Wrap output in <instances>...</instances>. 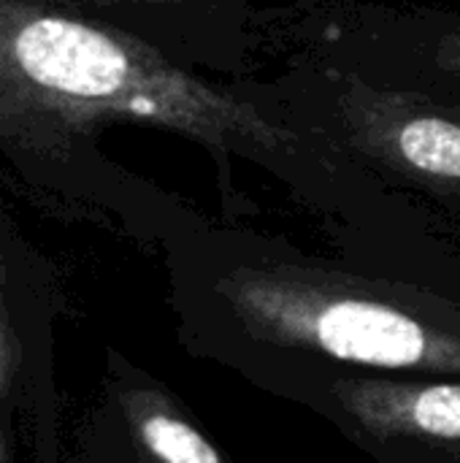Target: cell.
I'll return each instance as SVG.
<instances>
[{"instance_id": "6da1fadb", "label": "cell", "mask_w": 460, "mask_h": 463, "mask_svg": "<svg viewBox=\"0 0 460 463\" xmlns=\"http://www.w3.org/2000/svg\"><path fill=\"white\" fill-rule=\"evenodd\" d=\"M111 122H146L214 155L290 152L260 106L179 68L146 41L30 0H0V141L46 152Z\"/></svg>"}, {"instance_id": "7a4b0ae2", "label": "cell", "mask_w": 460, "mask_h": 463, "mask_svg": "<svg viewBox=\"0 0 460 463\" xmlns=\"http://www.w3.org/2000/svg\"><path fill=\"white\" fill-rule=\"evenodd\" d=\"M336 114L366 157L423 184L460 190V106L344 76Z\"/></svg>"}, {"instance_id": "3957f363", "label": "cell", "mask_w": 460, "mask_h": 463, "mask_svg": "<svg viewBox=\"0 0 460 463\" xmlns=\"http://www.w3.org/2000/svg\"><path fill=\"white\" fill-rule=\"evenodd\" d=\"M43 364L33 331L14 312L0 271V463H33L46 442Z\"/></svg>"}, {"instance_id": "277c9868", "label": "cell", "mask_w": 460, "mask_h": 463, "mask_svg": "<svg viewBox=\"0 0 460 463\" xmlns=\"http://www.w3.org/2000/svg\"><path fill=\"white\" fill-rule=\"evenodd\" d=\"M314 342L336 358L371 366H412L426 355V331L404 312L363 301L336 298L312 312Z\"/></svg>"}, {"instance_id": "5b68a950", "label": "cell", "mask_w": 460, "mask_h": 463, "mask_svg": "<svg viewBox=\"0 0 460 463\" xmlns=\"http://www.w3.org/2000/svg\"><path fill=\"white\" fill-rule=\"evenodd\" d=\"M141 439L163 463H220L211 445L187 423L168 415H149L141 420Z\"/></svg>"}, {"instance_id": "8992f818", "label": "cell", "mask_w": 460, "mask_h": 463, "mask_svg": "<svg viewBox=\"0 0 460 463\" xmlns=\"http://www.w3.org/2000/svg\"><path fill=\"white\" fill-rule=\"evenodd\" d=\"M415 426L426 434L460 439V385H434L412 402Z\"/></svg>"}, {"instance_id": "52a82bcc", "label": "cell", "mask_w": 460, "mask_h": 463, "mask_svg": "<svg viewBox=\"0 0 460 463\" xmlns=\"http://www.w3.org/2000/svg\"><path fill=\"white\" fill-rule=\"evenodd\" d=\"M437 65L453 76L460 79V30H453L447 35L439 38V46H437Z\"/></svg>"}, {"instance_id": "ba28073f", "label": "cell", "mask_w": 460, "mask_h": 463, "mask_svg": "<svg viewBox=\"0 0 460 463\" xmlns=\"http://www.w3.org/2000/svg\"><path fill=\"white\" fill-rule=\"evenodd\" d=\"M95 5H176V3H209V0H81Z\"/></svg>"}]
</instances>
